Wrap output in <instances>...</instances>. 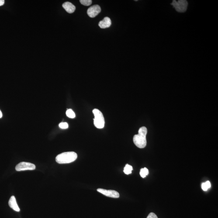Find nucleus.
Returning <instances> with one entry per match:
<instances>
[{"label":"nucleus","instance_id":"nucleus-1","mask_svg":"<svg viewBox=\"0 0 218 218\" xmlns=\"http://www.w3.org/2000/svg\"><path fill=\"white\" fill-rule=\"evenodd\" d=\"M147 132V128L143 126L139 129L138 134L135 135L133 137L134 144L139 148H143L146 147L147 145L146 136Z\"/></svg>","mask_w":218,"mask_h":218},{"label":"nucleus","instance_id":"nucleus-2","mask_svg":"<svg viewBox=\"0 0 218 218\" xmlns=\"http://www.w3.org/2000/svg\"><path fill=\"white\" fill-rule=\"evenodd\" d=\"M77 158V153L73 152H66L59 154L56 157V162L59 164H68L75 161Z\"/></svg>","mask_w":218,"mask_h":218},{"label":"nucleus","instance_id":"nucleus-3","mask_svg":"<svg viewBox=\"0 0 218 218\" xmlns=\"http://www.w3.org/2000/svg\"><path fill=\"white\" fill-rule=\"evenodd\" d=\"M95 118L93 119L94 124L98 129H102L105 125V120L102 112L99 109H94L93 111Z\"/></svg>","mask_w":218,"mask_h":218},{"label":"nucleus","instance_id":"nucleus-4","mask_svg":"<svg viewBox=\"0 0 218 218\" xmlns=\"http://www.w3.org/2000/svg\"><path fill=\"white\" fill-rule=\"evenodd\" d=\"M188 2L186 0H173L171 5L174 7L177 12L184 13L186 12L188 7Z\"/></svg>","mask_w":218,"mask_h":218},{"label":"nucleus","instance_id":"nucleus-5","mask_svg":"<svg viewBox=\"0 0 218 218\" xmlns=\"http://www.w3.org/2000/svg\"><path fill=\"white\" fill-rule=\"evenodd\" d=\"M36 168V166L32 163L26 162L19 163L15 167V170L17 171L34 170Z\"/></svg>","mask_w":218,"mask_h":218},{"label":"nucleus","instance_id":"nucleus-6","mask_svg":"<svg viewBox=\"0 0 218 218\" xmlns=\"http://www.w3.org/2000/svg\"><path fill=\"white\" fill-rule=\"evenodd\" d=\"M98 192L102 194L109 197L117 198H119L120 195L119 192L112 190H106L99 188L97 189Z\"/></svg>","mask_w":218,"mask_h":218},{"label":"nucleus","instance_id":"nucleus-7","mask_svg":"<svg viewBox=\"0 0 218 218\" xmlns=\"http://www.w3.org/2000/svg\"><path fill=\"white\" fill-rule=\"evenodd\" d=\"M101 9L99 5H95L91 6L87 10V14L91 18L95 17L100 13Z\"/></svg>","mask_w":218,"mask_h":218},{"label":"nucleus","instance_id":"nucleus-8","mask_svg":"<svg viewBox=\"0 0 218 218\" xmlns=\"http://www.w3.org/2000/svg\"><path fill=\"white\" fill-rule=\"evenodd\" d=\"M112 24L110 18L108 17H105L103 20L99 22V26L101 29H104L109 27Z\"/></svg>","mask_w":218,"mask_h":218},{"label":"nucleus","instance_id":"nucleus-9","mask_svg":"<svg viewBox=\"0 0 218 218\" xmlns=\"http://www.w3.org/2000/svg\"><path fill=\"white\" fill-rule=\"evenodd\" d=\"M62 7L66 12L69 13H73L76 9L75 6L69 2L64 3L62 5Z\"/></svg>","mask_w":218,"mask_h":218},{"label":"nucleus","instance_id":"nucleus-10","mask_svg":"<svg viewBox=\"0 0 218 218\" xmlns=\"http://www.w3.org/2000/svg\"><path fill=\"white\" fill-rule=\"evenodd\" d=\"M9 206L15 211H20V209H19L17 203L16 199H15L14 196H12L10 198L9 201Z\"/></svg>","mask_w":218,"mask_h":218},{"label":"nucleus","instance_id":"nucleus-11","mask_svg":"<svg viewBox=\"0 0 218 218\" xmlns=\"http://www.w3.org/2000/svg\"><path fill=\"white\" fill-rule=\"evenodd\" d=\"M133 170V167L129 164H126L124 169V172L125 174H129L131 173L132 170Z\"/></svg>","mask_w":218,"mask_h":218},{"label":"nucleus","instance_id":"nucleus-12","mask_svg":"<svg viewBox=\"0 0 218 218\" xmlns=\"http://www.w3.org/2000/svg\"><path fill=\"white\" fill-rule=\"evenodd\" d=\"M149 174L148 170L146 168H141L140 172L141 176L142 178H146Z\"/></svg>","mask_w":218,"mask_h":218},{"label":"nucleus","instance_id":"nucleus-13","mask_svg":"<svg viewBox=\"0 0 218 218\" xmlns=\"http://www.w3.org/2000/svg\"><path fill=\"white\" fill-rule=\"evenodd\" d=\"M211 187V184L209 181H207L206 182L202 184V188L204 191H206L208 189Z\"/></svg>","mask_w":218,"mask_h":218},{"label":"nucleus","instance_id":"nucleus-14","mask_svg":"<svg viewBox=\"0 0 218 218\" xmlns=\"http://www.w3.org/2000/svg\"><path fill=\"white\" fill-rule=\"evenodd\" d=\"M66 114L68 117L71 119H74L76 116L75 113L72 109H67L66 112Z\"/></svg>","mask_w":218,"mask_h":218},{"label":"nucleus","instance_id":"nucleus-15","mask_svg":"<svg viewBox=\"0 0 218 218\" xmlns=\"http://www.w3.org/2000/svg\"><path fill=\"white\" fill-rule=\"evenodd\" d=\"M80 2L82 5L85 6H89L92 4V1L91 0H81Z\"/></svg>","mask_w":218,"mask_h":218},{"label":"nucleus","instance_id":"nucleus-16","mask_svg":"<svg viewBox=\"0 0 218 218\" xmlns=\"http://www.w3.org/2000/svg\"><path fill=\"white\" fill-rule=\"evenodd\" d=\"M59 127L62 129H66L68 127V124L67 122H61L59 124Z\"/></svg>","mask_w":218,"mask_h":218},{"label":"nucleus","instance_id":"nucleus-17","mask_svg":"<svg viewBox=\"0 0 218 218\" xmlns=\"http://www.w3.org/2000/svg\"><path fill=\"white\" fill-rule=\"evenodd\" d=\"M147 218H157V215L155 214H154V213H153V212H151V213H150V214L148 215V216H147Z\"/></svg>","mask_w":218,"mask_h":218},{"label":"nucleus","instance_id":"nucleus-18","mask_svg":"<svg viewBox=\"0 0 218 218\" xmlns=\"http://www.w3.org/2000/svg\"><path fill=\"white\" fill-rule=\"evenodd\" d=\"M5 3V1L4 0H0V6L3 5Z\"/></svg>","mask_w":218,"mask_h":218},{"label":"nucleus","instance_id":"nucleus-19","mask_svg":"<svg viewBox=\"0 0 218 218\" xmlns=\"http://www.w3.org/2000/svg\"><path fill=\"white\" fill-rule=\"evenodd\" d=\"M3 116V114L2 113V112H1V110H0V119L1 118H2Z\"/></svg>","mask_w":218,"mask_h":218}]
</instances>
